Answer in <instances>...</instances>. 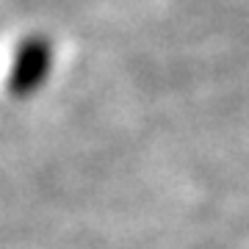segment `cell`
<instances>
[{"instance_id": "obj_1", "label": "cell", "mask_w": 249, "mask_h": 249, "mask_svg": "<svg viewBox=\"0 0 249 249\" xmlns=\"http://www.w3.org/2000/svg\"><path fill=\"white\" fill-rule=\"evenodd\" d=\"M25 55H28V61H25V67L19 70V75L14 78V91H28V89H31L36 80H39V78H34L36 70L42 72V67H45V61H47V50L42 45L31 47Z\"/></svg>"}]
</instances>
